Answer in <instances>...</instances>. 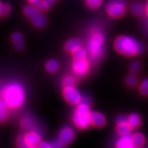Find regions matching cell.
Returning <instances> with one entry per match:
<instances>
[{"instance_id":"6da1fadb","label":"cell","mask_w":148,"mask_h":148,"mask_svg":"<svg viewBox=\"0 0 148 148\" xmlns=\"http://www.w3.org/2000/svg\"><path fill=\"white\" fill-rule=\"evenodd\" d=\"M1 97L12 110L19 109L25 101V90L21 83L13 81L7 84L1 92Z\"/></svg>"},{"instance_id":"7a4b0ae2","label":"cell","mask_w":148,"mask_h":148,"mask_svg":"<svg viewBox=\"0 0 148 148\" xmlns=\"http://www.w3.org/2000/svg\"><path fill=\"white\" fill-rule=\"evenodd\" d=\"M105 36L99 28L90 30L86 40V50L90 60L96 62L103 58L105 53Z\"/></svg>"},{"instance_id":"3957f363","label":"cell","mask_w":148,"mask_h":148,"mask_svg":"<svg viewBox=\"0 0 148 148\" xmlns=\"http://www.w3.org/2000/svg\"><path fill=\"white\" fill-rule=\"evenodd\" d=\"M114 49L119 54L132 57L142 54L146 50L145 45L132 36H120L114 42Z\"/></svg>"},{"instance_id":"277c9868","label":"cell","mask_w":148,"mask_h":148,"mask_svg":"<svg viewBox=\"0 0 148 148\" xmlns=\"http://www.w3.org/2000/svg\"><path fill=\"white\" fill-rule=\"evenodd\" d=\"M90 99L87 97H82V100L77 105L72 116L74 125L77 128L84 130L90 126Z\"/></svg>"},{"instance_id":"5b68a950","label":"cell","mask_w":148,"mask_h":148,"mask_svg":"<svg viewBox=\"0 0 148 148\" xmlns=\"http://www.w3.org/2000/svg\"><path fill=\"white\" fill-rule=\"evenodd\" d=\"M106 10L110 17L121 18L125 13L126 3L125 0H111L106 4Z\"/></svg>"},{"instance_id":"8992f818","label":"cell","mask_w":148,"mask_h":148,"mask_svg":"<svg viewBox=\"0 0 148 148\" xmlns=\"http://www.w3.org/2000/svg\"><path fill=\"white\" fill-rule=\"evenodd\" d=\"M64 99L71 105H77L82 100V96L74 86H64L62 90Z\"/></svg>"},{"instance_id":"52a82bcc","label":"cell","mask_w":148,"mask_h":148,"mask_svg":"<svg viewBox=\"0 0 148 148\" xmlns=\"http://www.w3.org/2000/svg\"><path fill=\"white\" fill-rule=\"evenodd\" d=\"M90 69V62L87 58L74 59L72 64V70L77 77H82L87 75Z\"/></svg>"},{"instance_id":"ba28073f","label":"cell","mask_w":148,"mask_h":148,"mask_svg":"<svg viewBox=\"0 0 148 148\" xmlns=\"http://www.w3.org/2000/svg\"><path fill=\"white\" fill-rule=\"evenodd\" d=\"M75 137V131L71 127H64L61 129L58 135V141L63 147L69 145L71 142H73Z\"/></svg>"},{"instance_id":"9c48e42d","label":"cell","mask_w":148,"mask_h":148,"mask_svg":"<svg viewBox=\"0 0 148 148\" xmlns=\"http://www.w3.org/2000/svg\"><path fill=\"white\" fill-rule=\"evenodd\" d=\"M115 121L116 131L120 135L130 134L132 128L127 121V117L121 114L116 116Z\"/></svg>"},{"instance_id":"30bf717a","label":"cell","mask_w":148,"mask_h":148,"mask_svg":"<svg viewBox=\"0 0 148 148\" xmlns=\"http://www.w3.org/2000/svg\"><path fill=\"white\" fill-rule=\"evenodd\" d=\"M23 138L25 143L28 145H38L41 143L42 137L40 132L35 130H29L23 134Z\"/></svg>"},{"instance_id":"8fae6325","label":"cell","mask_w":148,"mask_h":148,"mask_svg":"<svg viewBox=\"0 0 148 148\" xmlns=\"http://www.w3.org/2000/svg\"><path fill=\"white\" fill-rule=\"evenodd\" d=\"M90 124L96 127H102L106 123V116L98 111H92L90 112Z\"/></svg>"},{"instance_id":"7c38bea8","label":"cell","mask_w":148,"mask_h":148,"mask_svg":"<svg viewBox=\"0 0 148 148\" xmlns=\"http://www.w3.org/2000/svg\"><path fill=\"white\" fill-rule=\"evenodd\" d=\"M115 148H134L132 136L130 134L121 135L116 140Z\"/></svg>"},{"instance_id":"4fadbf2b","label":"cell","mask_w":148,"mask_h":148,"mask_svg":"<svg viewBox=\"0 0 148 148\" xmlns=\"http://www.w3.org/2000/svg\"><path fill=\"white\" fill-rule=\"evenodd\" d=\"M82 47V40L79 38H73L68 40L64 44V49L69 53H73L76 49Z\"/></svg>"},{"instance_id":"5bb4252c","label":"cell","mask_w":148,"mask_h":148,"mask_svg":"<svg viewBox=\"0 0 148 148\" xmlns=\"http://www.w3.org/2000/svg\"><path fill=\"white\" fill-rule=\"evenodd\" d=\"M33 25L36 27L42 28L44 27L47 24V18L46 16L41 13V12H38L36 14L30 18Z\"/></svg>"},{"instance_id":"9a60e30c","label":"cell","mask_w":148,"mask_h":148,"mask_svg":"<svg viewBox=\"0 0 148 148\" xmlns=\"http://www.w3.org/2000/svg\"><path fill=\"white\" fill-rule=\"evenodd\" d=\"M11 39L14 42V47L18 50H22L25 47V42H24L23 36L21 33L16 32L12 34L11 36Z\"/></svg>"},{"instance_id":"2e32d148","label":"cell","mask_w":148,"mask_h":148,"mask_svg":"<svg viewBox=\"0 0 148 148\" xmlns=\"http://www.w3.org/2000/svg\"><path fill=\"white\" fill-rule=\"evenodd\" d=\"M21 125L23 129L27 130H34L36 125V123L34 118L29 115H25L22 117L21 120Z\"/></svg>"},{"instance_id":"e0dca14e","label":"cell","mask_w":148,"mask_h":148,"mask_svg":"<svg viewBox=\"0 0 148 148\" xmlns=\"http://www.w3.org/2000/svg\"><path fill=\"white\" fill-rule=\"evenodd\" d=\"M127 121L132 129H136L141 125L142 121L140 116L136 113H131L127 117Z\"/></svg>"},{"instance_id":"ac0fdd59","label":"cell","mask_w":148,"mask_h":148,"mask_svg":"<svg viewBox=\"0 0 148 148\" xmlns=\"http://www.w3.org/2000/svg\"><path fill=\"white\" fill-rule=\"evenodd\" d=\"M8 108V105L3 98H0V123L5 122L8 119L9 116Z\"/></svg>"},{"instance_id":"d6986e66","label":"cell","mask_w":148,"mask_h":148,"mask_svg":"<svg viewBox=\"0 0 148 148\" xmlns=\"http://www.w3.org/2000/svg\"><path fill=\"white\" fill-rule=\"evenodd\" d=\"M130 10L133 14L136 16L143 15L145 12V8H144L143 4L140 2H137V1L131 3L130 5Z\"/></svg>"},{"instance_id":"ffe728a7","label":"cell","mask_w":148,"mask_h":148,"mask_svg":"<svg viewBox=\"0 0 148 148\" xmlns=\"http://www.w3.org/2000/svg\"><path fill=\"white\" fill-rule=\"evenodd\" d=\"M134 148H140L145 143V138L141 133H135L132 136Z\"/></svg>"},{"instance_id":"44dd1931","label":"cell","mask_w":148,"mask_h":148,"mask_svg":"<svg viewBox=\"0 0 148 148\" xmlns=\"http://www.w3.org/2000/svg\"><path fill=\"white\" fill-rule=\"evenodd\" d=\"M59 67H60V64L54 59L49 60L45 64V69L49 73H55L58 71Z\"/></svg>"},{"instance_id":"7402d4cb","label":"cell","mask_w":148,"mask_h":148,"mask_svg":"<svg viewBox=\"0 0 148 148\" xmlns=\"http://www.w3.org/2000/svg\"><path fill=\"white\" fill-rule=\"evenodd\" d=\"M23 12V14H25L27 17L31 18L33 17L35 14H36L38 12H39L40 11L38 10L36 6H35L34 5H27L24 7Z\"/></svg>"},{"instance_id":"603a6c76","label":"cell","mask_w":148,"mask_h":148,"mask_svg":"<svg viewBox=\"0 0 148 148\" xmlns=\"http://www.w3.org/2000/svg\"><path fill=\"white\" fill-rule=\"evenodd\" d=\"M77 84V79L76 77L73 76L71 75H67L63 77L62 80V84L64 86H75Z\"/></svg>"},{"instance_id":"cb8c5ba5","label":"cell","mask_w":148,"mask_h":148,"mask_svg":"<svg viewBox=\"0 0 148 148\" xmlns=\"http://www.w3.org/2000/svg\"><path fill=\"white\" fill-rule=\"evenodd\" d=\"M72 54H73L74 59H82L86 58L88 55V52L86 49H85L84 48L82 47L76 49L75 51H73Z\"/></svg>"},{"instance_id":"d4e9b609","label":"cell","mask_w":148,"mask_h":148,"mask_svg":"<svg viewBox=\"0 0 148 148\" xmlns=\"http://www.w3.org/2000/svg\"><path fill=\"white\" fill-rule=\"evenodd\" d=\"M39 148H63L64 147L58 141V140H56L55 142L52 143H49V142H41L38 145Z\"/></svg>"},{"instance_id":"484cf974","label":"cell","mask_w":148,"mask_h":148,"mask_svg":"<svg viewBox=\"0 0 148 148\" xmlns=\"http://www.w3.org/2000/svg\"><path fill=\"white\" fill-rule=\"evenodd\" d=\"M140 93L143 96H148V77L142 81L139 86Z\"/></svg>"},{"instance_id":"4316f807","label":"cell","mask_w":148,"mask_h":148,"mask_svg":"<svg viewBox=\"0 0 148 148\" xmlns=\"http://www.w3.org/2000/svg\"><path fill=\"white\" fill-rule=\"evenodd\" d=\"M125 83L129 87H134L137 84L138 79L134 74H130V75H127V77H126Z\"/></svg>"},{"instance_id":"83f0119b","label":"cell","mask_w":148,"mask_h":148,"mask_svg":"<svg viewBox=\"0 0 148 148\" xmlns=\"http://www.w3.org/2000/svg\"><path fill=\"white\" fill-rule=\"evenodd\" d=\"M86 5L90 9H97L101 6L102 0H86Z\"/></svg>"},{"instance_id":"f1b7e54d","label":"cell","mask_w":148,"mask_h":148,"mask_svg":"<svg viewBox=\"0 0 148 148\" xmlns=\"http://www.w3.org/2000/svg\"><path fill=\"white\" fill-rule=\"evenodd\" d=\"M36 6L40 12H46V11L49 9L50 5H49V3L45 1V0H40V1L38 2V3L36 5Z\"/></svg>"},{"instance_id":"f546056e","label":"cell","mask_w":148,"mask_h":148,"mask_svg":"<svg viewBox=\"0 0 148 148\" xmlns=\"http://www.w3.org/2000/svg\"><path fill=\"white\" fill-rule=\"evenodd\" d=\"M141 69V64L138 61H133L130 64V69L133 73H136L140 71Z\"/></svg>"},{"instance_id":"4dcf8cb0","label":"cell","mask_w":148,"mask_h":148,"mask_svg":"<svg viewBox=\"0 0 148 148\" xmlns=\"http://www.w3.org/2000/svg\"><path fill=\"white\" fill-rule=\"evenodd\" d=\"M11 10V5L9 3H3L2 9H1V16H6L10 13Z\"/></svg>"},{"instance_id":"1f68e13d","label":"cell","mask_w":148,"mask_h":148,"mask_svg":"<svg viewBox=\"0 0 148 148\" xmlns=\"http://www.w3.org/2000/svg\"><path fill=\"white\" fill-rule=\"evenodd\" d=\"M28 1H29V3H30L31 4L34 5L36 6V5L38 3V2L40 1V0H28Z\"/></svg>"},{"instance_id":"d6a6232c","label":"cell","mask_w":148,"mask_h":148,"mask_svg":"<svg viewBox=\"0 0 148 148\" xmlns=\"http://www.w3.org/2000/svg\"><path fill=\"white\" fill-rule=\"evenodd\" d=\"M25 148H39L38 145H27Z\"/></svg>"},{"instance_id":"836d02e7","label":"cell","mask_w":148,"mask_h":148,"mask_svg":"<svg viewBox=\"0 0 148 148\" xmlns=\"http://www.w3.org/2000/svg\"><path fill=\"white\" fill-rule=\"evenodd\" d=\"M2 5H3V3H1V1H0V16H1V9H2Z\"/></svg>"},{"instance_id":"e575fe53","label":"cell","mask_w":148,"mask_h":148,"mask_svg":"<svg viewBox=\"0 0 148 148\" xmlns=\"http://www.w3.org/2000/svg\"><path fill=\"white\" fill-rule=\"evenodd\" d=\"M145 11L146 14H147V15L148 16V3L147 4V5H146V7L145 8Z\"/></svg>"},{"instance_id":"d590c367","label":"cell","mask_w":148,"mask_h":148,"mask_svg":"<svg viewBox=\"0 0 148 148\" xmlns=\"http://www.w3.org/2000/svg\"><path fill=\"white\" fill-rule=\"evenodd\" d=\"M145 148H148V147H145Z\"/></svg>"}]
</instances>
